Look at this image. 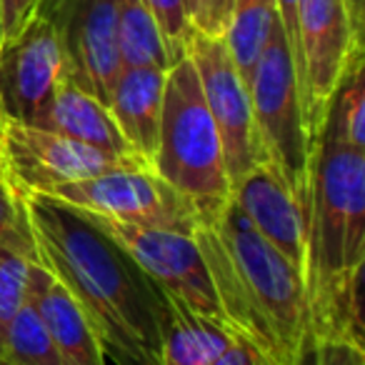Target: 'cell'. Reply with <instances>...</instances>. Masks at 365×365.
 <instances>
[{
    "label": "cell",
    "mask_w": 365,
    "mask_h": 365,
    "mask_svg": "<svg viewBox=\"0 0 365 365\" xmlns=\"http://www.w3.org/2000/svg\"><path fill=\"white\" fill-rule=\"evenodd\" d=\"M165 303L160 365H213L238 340L223 320L198 313L173 298H165Z\"/></svg>",
    "instance_id": "17"
},
{
    "label": "cell",
    "mask_w": 365,
    "mask_h": 365,
    "mask_svg": "<svg viewBox=\"0 0 365 365\" xmlns=\"http://www.w3.org/2000/svg\"><path fill=\"white\" fill-rule=\"evenodd\" d=\"M38 8L56 26L68 81L108 106L120 73L115 0H38Z\"/></svg>",
    "instance_id": "12"
},
{
    "label": "cell",
    "mask_w": 365,
    "mask_h": 365,
    "mask_svg": "<svg viewBox=\"0 0 365 365\" xmlns=\"http://www.w3.org/2000/svg\"><path fill=\"white\" fill-rule=\"evenodd\" d=\"M293 365H365V345L305 333Z\"/></svg>",
    "instance_id": "24"
},
{
    "label": "cell",
    "mask_w": 365,
    "mask_h": 365,
    "mask_svg": "<svg viewBox=\"0 0 365 365\" xmlns=\"http://www.w3.org/2000/svg\"><path fill=\"white\" fill-rule=\"evenodd\" d=\"M48 130H56L66 138H73L78 143H86L98 150H106L110 155L128 158V160H135L128 148L125 138L120 135L115 120L110 115V108L103 101H98L96 96H91L88 91L78 88L73 81H63L58 88L56 98H53V106L48 110L43 125ZM140 163V160H135Z\"/></svg>",
    "instance_id": "16"
},
{
    "label": "cell",
    "mask_w": 365,
    "mask_h": 365,
    "mask_svg": "<svg viewBox=\"0 0 365 365\" xmlns=\"http://www.w3.org/2000/svg\"><path fill=\"white\" fill-rule=\"evenodd\" d=\"M23 215V195L16 190L11 178L6 175L3 165H0V238L18 223Z\"/></svg>",
    "instance_id": "26"
},
{
    "label": "cell",
    "mask_w": 365,
    "mask_h": 365,
    "mask_svg": "<svg viewBox=\"0 0 365 365\" xmlns=\"http://www.w3.org/2000/svg\"><path fill=\"white\" fill-rule=\"evenodd\" d=\"M213 365H260L258 358L253 355V350L243 343V340H235Z\"/></svg>",
    "instance_id": "28"
},
{
    "label": "cell",
    "mask_w": 365,
    "mask_h": 365,
    "mask_svg": "<svg viewBox=\"0 0 365 365\" xmlns=\"http://www.w3.org/2000/svg\"><path fill=\"white\" fill-rule=\"evenodd\" d=\"M66 78L56 26L36 8L0 41V118L6 123L43 125Z\"/></svg>",
    "instance_id": "7"
},
{
    "label": "cell",
    "mask_w": 365,
    "mask_h": 365,
    "mask_svg": "<svg viewBox=\"0 0 365 365\" xmlns=\"http://www.w3.org/2000/svg\"><path fill=\"white\" fill-rule=\"evenodd\" d=\"M0 360L11 365H63L46 325L31 300L11 320L6 333V343L0 350Z\"/></svg>",
    "instance_id": "22"
},
{
    "label": "cell",
    "mask_w": 365,
    "mask_h": 365,
    "mask_svg": "<svg viewBox=\"0 0 365 365\" xmlns=\"http://www.w3.org/2000/svg\"><path fill=\"white\" fill-rule=\"evenodd\" d=\"M220 313L260 365H293L308 333L303 273L230 200L223 218L195 228Z\"/></svg>",
    "instance_id": "3"
},
{
    "label": "cell",
    "mask_w": 365,
    "mask_h": 365,
    "mask_svg": "<svg viewBox=\"0 0 365 365\" xmlns=\"http://www.w3.org/2000/svg\"><path fill=\"white\" fill-rule=\"evenodd\" d=\"M275 21H278L275 0H233L223 41L245 86H248L250 73L268 43Z\"/></svg>",
    "instance_id": "20"
},
{
    "label": "cell",
    "mask_w": 365,
    "mask_h": 365,
    "mask_svg": "<svg viewBox=\"0 0 365 365\" xmlns=\"http://www.w3.org/2000/svg\"><path fill=\"white\" fill-rule=\"evenodd\" d=\"M248 93L260 155L283 173L305 210L313 143L305 130L298 76L280 21H275L268 43L250 73Z\"/></svg>",
    "instance_id": "5"
},
{
    "label": "cell",
    "mask_w": 365,
    "mask_h": 365,
    "mask_svg": "<svg viewBox=\"0 0 365 365\" xmlns=\"http://www.w3.org/2000/svg\"><path fill=\"white\" fill-rule=\"evenodd\" d=\"M185 6H188L190 21H193V16H195V6H198V0H185Z\"/></svg>",
    "instance_id": "30"
},
{
    "label": "cell",
    "mask_w": 365,
    "mask_h": 365,
    "mask_svg": "<svg viewBox=\"0 0 365 365\" xmlns=\"http://www.w3.org/2000/svg\"><path fill=\"white\" fill-rule=\"evenodd\" d=\"M358 48H363V28L345 0H298L295 76L310 143L318 138L330 96Z\"/></svg>",
    "instance_id": "8"
},
{
    "label": "cell",
    "mask_w": 365,
    "mask_h": 365,
    "mask_svg": "<svg viewBox=\"0 0 365 365\" xmlns=\"http://www.w3.org/2000/svg\"><path fill=\"white\" fill-rule=\"evenodd\" d=\"M38 260L73 295L106 358L160 365L165 295L83 210L51 195H23Z\"/></svg>",
    "instance_id": "1"
},
{
    "label": "cell",
    "mask_w": 365,
    "mask_h": 365,
    "mask_svg": "<svg viewBox=\"0 0 365 365\" xmlns=\"http://www.w3.org/2000/svg\"><path fill=\"white\" fill-rule=\"evenodd\" d=\"M130 163L135 160L110 155L48 128L3 120L0 165L21 195H51L61 185Z\"/></svg>",
    "instance_id": "10"
},
{
    "label": "cell",
    "mask_w": 365,
    "mask_h": 365,
    "mask_svg": "<svg viewBox=\"0 0 365 365\" xmlns=\"http://www.w3.org/2000/svg\"><path fill=\"white\" fill-rule=\"evenodd\" d=\"M0 150H3V118H0Z\"/></svg>",
    "instance_id": "31"
},
{
    "label": "cell",
    "mask_w": 365,
    "mask_h": 365,
    "mask_svg": "<svg viewBox=\"0 0 365 365\" xmlns=\"http://www.w3.org/2000/svg\"><path fill=\"white\" fill-rule=\"evenodd\" d=\"M365 150L318 135L305 195L308 333L363 345Z\"/></svg>",
    "instance_id": "2"
},
{
    "label": "cell",
    "mask_w": 365,
    "mask_h": 365,
    "mask_svg": "<svg viewBox=\"0 0 365 365\" xmlns=\"http://www.w3.org/2000/svg\"><path fill=\"white\" fill-rule=\"evenodd\" d=\"M230 8H233V0H198L193 28L205 36L223 38L230 21Z\"/></svg>",
    "instance_id": "25"
},
{
    "label": "cell",
    "mask_w": 365,
    "mask_h": 365,
    "mask_svg": "<svg viewBox=\"0 0 365 365\" xmlns=\"http://www.w3.org/2000/svg\"><path fill=\"white\" fill-rule=\"evenodd\" d=\"M0 365H11V363H3V360H0Z\"/></svg>",
    "instance_id": "32"
},
{
    "label": "cell",
    "mask_w": 365,
    "mask_h": 365,
    "mask_svg": "<svg viewBox=\"0 0 365 365\" xmlns=\"http://www.w3.org/2000/svg\"><path fill=\"white\" fill-rule=\"evenodd\" d=\"M350 8V16H353V21L358 23L360 28H363V13H365V6H363V0H345Z\"/></svg>",
    "instance_id": "29"
},
{
    "label": "cell",
    "mask_w": 365,
    "mask_h": 365,
    "mask_svg": "<svg viewBox=\"0 0 365 365\" xmlns=\"http://www.w3.org/2000/svg\"><path fill=\"white\" fill-rule=\"evenodd\" d=\"M150 168L188 203L195 228H210L223 218L230 203L223 143L188 56L165 73L160 135Z\"/></svg>",
    "instance_id": "4"
},
{
    "label": "cell",
    "mask_w": 365,
    "mask_h": 365,
    "mask_svg": "<svg viewBox=\"0 0 365 365\" xmlns=\"http://www.w3.org/2000/svg\"><path fill=\"white\" fill-rule=\"evenodd\" d=\"M115 41L120 68H170L163 38L143 0H115Z\"/></svg>",
    "instance_id": "21"
},
{
    "label": "cell",
    "mask_w": 365,
    "mask_h": 365,
    "mask_svg": "<svg viewBox=\"0 0 365 365\" xmlns=\"http://www.w3.org/2000/svg\"><path fill=\"white\" fill-rule=\"evenodd\" d=\"M188 58L195 68L210 118L218 128L225 170L233 185L238 178H243L250 168L263 160L253 130L248 86L235 68L223 38L193 31L188 43Z\"/></svg>",
    "instance_id": "11"
},
{
    "label": "cell",
    "mask_w": 365,
    "mask_h": 365,
    "mask_svg": "<svg viewBox=\"0 0 365 365\" xmlns=\"http://www.w3.org/2000/svg\"><path fill=\"white\" fill-rule=\"evenodd\" d=\"M38 263V248L28 223L26 203L18 223L0 238V350L11 320L28 300L31 268Z\"/></svg>",
    "instance_id": "18"
},
{
    "label": "cell",
    "mask_w": 365,
    "mask_h": 365,
    "mask_svg": "<svg viewBox=\"0 0 365 365\" xmlns=\"http://www.w3.org/2000/svg\"><path fill=\"white\" fill-rule=\"evenodd\" d=\"M230 200L245 220L303 273L305 210L283 173L270 160H260L230 185Z\"/></svg>",
    "instance_id": "13"
},
{
    "label": "cell",
    "mask_w": 365,
    "mask_h": 365,
    "mask_svg": "<svg viewBox=\"0 0 365 365\" xmlns=\"http://www.w3.org/2000/svg\"><path fill=\"white\" fill-rule=\"evenodd\" d=\"M91 218L135 260L138 268L160 288L165 298L178 300L210 318L223 320L218 295H215L195 233L140 228V225L118 223V220L98 218V215H91Z\"/></svg>",
    "instance_id": "9"
},
{
    "label": "cell",
    "mask_w": 365,
    "mask_h": 365,
    "mask_svg": "<svg viewBox=\"0 0 365 365\" xmlns=\"http://www.w3.org/2000/svg\"><path fill=\"white\" fill-rule=\"evenodd\" d=\"M143 6L155 21L170 66L188 56V43L195 28L185 0H143Z\"/></svg>",
    "instance_id": "23"
},
{
    "label": "cell",
    "mask_w": 365,
    "mask_h": 365,
    "mask_svg": "<svg viewBox=\"0 0 365 365\" xmlns=\"http://www.w3.org/2000/svg\"><path fill=\"white\" fill-rule=\"evenodd\" d=\"M165 73L160 68H120L108 96V108L133 158L153 165L160 135L163 88Z\"/></svg>",
    "instance_id": "14"
},
{
    "label": "cell",
    "mask_w": 365,
    "mask_h": 365,
    "mask_svg": "<svg viewBox=\"0 0 365 365\" xmlns=\"http://www.w3.org/2000/svg\"><path fill=\"white\" fill-rule=\"evenodd\" d=\"M363 48L353 51L345 63V71L335 86L325 108L323 125L318 135L348 145L353 150H365V73Z\"/></svg>",
    "instance_id": "19"
},
{
    "label": "cell",
    "mask_w": 365,
    "mask_h": 365,
    "mask_svg": "<svg viewBox=\"0 0 365 365\" xmlns=\"http://www.w3.org/2000/svg\"><path fill=\"white\" fill-rule=\"evenodd\" d=\"M28 300L41 315L63 365H106V353L88 318L41 260L31 268Z\"/></svg>",
    "instance_id": "15"
},
{
    "label": "cell",
    "mask_w": 365,
    "mask_h": 365,
    "mask_svg": "<svg viewBox=\"0 0 365 365\" xmlns=\"http://www.w3.org/2000/svg\"><path fill=\"white\" fill-rule=\"evenodd\" d=\"M51 198L73 205L88 215L118 223L195 233V218L188 203L150 165L140 163L68 182L53 190Z\"/></svg>",
    "instance_id": "6"
},
{
    "label": "cell",
    "mask_w": 365,
    "mask_h": 365,
    "mask_svg": "<svg viewBox=\"0 0 365 365\" xmlns=\"http://www.w3.org/2000/svg\"><path fill=\"white\" fill-rule=\"evenodd\" d=\"M38 8V0H0V41L11 36Z\"/></svg>",
    "instance_id": "27"
}]
</instances>
